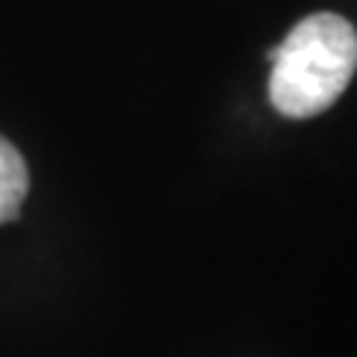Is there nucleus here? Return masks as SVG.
Wrapping results in <instances>:
<instances>
[{
    "label": "nucleus",
    "mask_w": 357,
    "mask_h": 357,
    "mask_svg": "<svg viewBox=\"0 0 357 357\" xmlns=\"http://www.w3.org/2000/svg\"><path fill=\"white\" fill-rule=\"evenodd\" d=\"M30 191V173L21 152L0 134V223L18 218Z\"/></svg>",
    "instance_id": "obj_2"
},
{
    "label": "nucleus",
    "mask_w": 357,
    "mask_h": 357,
    "mask_svg": "<svg viewBox=\"0 0 357 357\" xmlns=\"http://www.w3.org/2000/svg\"><path fill=\"white\" fill-rule=\"evenodd\" d=\"M274 60L268 98L289 119H310L328 110L351 84L357 69V30L342 15L319 13L298 21Z\"/></svg>",
    "instance_id": "obj_1"
}]
</instances>
